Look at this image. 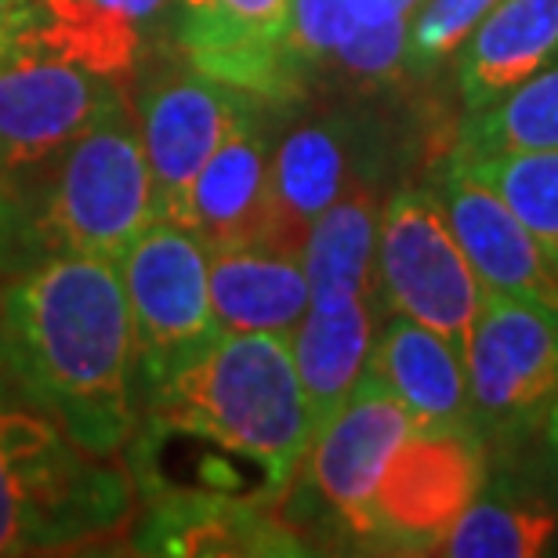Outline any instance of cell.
<instances>
[{
	"label": "cell",
	"mask_w": 558,
	"mask_h": 558,
	"mask_svg": "<svg viewBox=\"0 0 558 558\" xmlns=\"http://www.w3.org/2000/svg\"><path fill=\"white\" fill-rule=\"evenodd\" d=\"M0 355L22 396L84 450L113 457L135 435V333L117 262L59 254L11 287Z\"/></svg>",
	"instance_id": "obj_1"
},
{
	"label": "cell",
	"mask_w": 558,
	"mask_h": 558,
	"mask_svg": "<svg viewBox=\"0 0 558 558\" xmlns=\"http://www.w3.org/2000/svg\"><path fill=\"white\" fill-rule=\"evenodd\" d=\"M153 428L199 439L254 464L276 497L298 475L316 435L290 338L221 333L182 374L149 392Z\"/></svg>",
	"instance_id": "obj_2"
},
{
	"label": "cell",
	"mask_w": 558,
	"mask_h": 558,
	"mask_svg": "<svg viewBox=\"0 0 558 558\" xmlns=\"http://www.w3.org/2000/svg\"><path fill=\"white\" fill-rule=\"evenodd\" d=\"M131 483L37 407L0 396V555L54 551L113 533Z\"/></svg>",
	"instance_id": "obj_3"
},
{
	"label": "cell",
	"mask_w": 558,
	"mask_h": 558,
	"mask_svg": "<svg viewBox=\"0 0 558 558\" xmlns=\"http://www.w3.org/2000/svg\"><path fill=\"white\" fill-rule=\"evenodd\" d=\"M156 221V193L135 117L109 106L59 160L40 229L62 254L120 262Z\"/></svg>",
	"instance_id": "obj_4"
},
{
	"label": "cell",
	"mask_w": 558,
	"mask_h": 558,
	"mask_svg": "<svg viewBox=\"0 0 558 558\" xmlns=\"http://www.w3.org/2000/svg\"><path fill=\"white\" fill-rule=\"evenodd\" d=\"M120 98L117 76L65 51L29 11L26 26L0 54V178L26 182L62 160Z\"/></svg>",
	"instance_id": "obj_5"
},
{
	"label": "cell",
	"mask_w": 558,
	"mask_h": 558,
	"mask_svg": "<svg viewBox=\"0 0 558 558\" xmlns=\"http://www.w3.org/2000/svg\"><path fill=\"white\" fill-rule=\"evenodd\" d=\"M145 392L182 374L221 338L210 308V247L182 221L156 218L117 262Z\"/></svg>",
	"instance_id": "obj_6"
},
{
	"label": "cell",
	"mask_w": 558,
	"mask_h": 558,
	"mask_svg": "<svg viewBox=\"0 0 558 558\" xmlns=\"http://www.w3.org/2000/svg\"><path fill=\"white\" fill-rule=\"evenodd\" d=\"M374 269L396 316L439 330L464 352L486 287L432 189L407 185L385 204L377 218Z\"/></svg>",
	"instance_id": "obj_7"
},
{
	"label": "cell",
	"mask_w": 558,
	"mask_h": 558,
	"mask_svg": "<svg viewBox=\"0 0 558 558\" xmlns=\"http://www.w3.org/2000/svg\"><path fill=\"white\" fill-rule=\"evenodd\" d=\"M464 374L475 428H522L558 399V312L483 290L464 341Z\"/></svg>",
	"instance_id": "obj_8"
},
{
	"label": "cell",
	"mask_w": 558,
	"mask_h": 558,
	"mask_svg": "<svg viewBox=\"0 0 558 558\" xmlns=\"http://www.w3.org/2000/svg\"><path fill=\"white\" fill-rule=\"evenodd\" d=\"M483 483L478 428H414L388 461L360 537L399 551H435Z\"/></svg>",
	"instance_id": "obj_9"
},
{
	"label": "cell",
	"mask_w": 558,
	"mask_h": 558,
	"mask_svg": "<svg viewBox=\"0 0 558 558\" xmlns=\"http://www.w3.org/2000/svg\"><path fill=\"white\" fill-rule=\"evenodd\" d=\"M414 428L417 421L399 403L392 388L363 371L344 403L312 435L305 453L312 489L355 537L363 533L366 511H371L388 461L414 435Z\"/></svg>",
	"instance_id": "obj_10"
},
{
	"label": "cell",
	"mask_w": 558,
	"mask_h": 558,
	"mask_svg": "<svg viewBox=\"0 0 558 558\" xmlns=\"http://www.w3.org/2000/svg\"><path fill=\"white\" fill-rule=\"evenodd\" d=\"M178 40L196 73L251 98H287L305 76L290 44V0H182Z\"/></svg>",
	"instance_id": "obj_11"
},
{
	"label": "cell",
	"mask_w": 558,
	"mask_h": 558,
	"mask_svg": "<svg viewBox=\"0 0 558 558\" xmlns=\"http://www.w3.org/2000/svg\"><path fill=\"white\" fill-rule=\"evenodd\" d=\"M251 102L258 98L210 81L204 73L163 81L142 98L138 135L153 174L156 218L182 221L185 196L196 174L229 138Z\"/></svg>",
	"instance_id": "obj_12"
},
{
	"label": "cell",
	"mask_w": 558,
	"mask_h": 558,
	"mask_svg": "<svg viewBox=\"0 0 558 558\" xmlns=\"http://www.w3.org/2000/svg\"><path fill=\"white\" fill-rule=\"evenodd\" d=\"M439 199L457 243L486 290H505L558 312V272L541 240L461 153L446 160Z\"/></svg>",
	"instance_id": "obj_13"
},
{
	"label": "cell",
	"mask_w": 558,
	"mask_h": 558,
	"mask_svg": "<svg viewBox=\"0 0 558 558\" xmlns=\"http://www.w3.org/2000/svg\"><path fill=\"white\" fill-rule=\"evenodd\" d=\"M355 185V135L344 120H308L279 142L258 243L301 254L308 229Z\"/></svg>",
	"instance_id": "obj_14"
},
{
	"label": "cell",
	"mask_w": 558,
	"mask_h": 558,
	"mask_svg": "<svg viewBox=\"0 0 558 558\" xmlns=\"http://www.w3.org/2000/svg\"><path fill=\"white\" fill-rule=\"evenodd\" d=\"M269 138L254 102L243 109L236 128L196 174L185 196L182 226L193 229L210 251L258 243L269 207Z\"/></svg>",
	"instance_id": "obj_15"
},
{
	"label": "cell",
	"mask_w": 558,
	"mask_h": 558,
	"mask_svg": "<svg viewBox=\"0 0 558 558\" xmlns=\"http://www.w3.org/2000/svg\"><path fill=\"white\" fill-rule=\"evenodd\" d=\"M145 555H301L283 522L254 505L204 489H167L138 533Z\"/></svg>",
	"instance_id": "obj_16"
},
{
	"label": "cell",
	"mask_w": 558,
	"mask_h": 558,
	"mask_svg": "<svg viewBox=\"0 0 558 558\" xmlns=\"http://www.w3.org/2000/svg\"><path fill=\"white\" fill-rule=\"evenodd\" d=\"M558 59V0H497L457 48V87L478 113Z\"/></svg>",
	"instance_id": "obj_17"
},
{
	"label": "cell",
	"mask_w": 558,
	"mask_h": 558,
	"mask_svg": "<svg viewBox=\"0 0 558 558\" xmlns=\"http://www.w3.org/2000/svg\"><path fill=\"white\" fill-rule=\"evenodd\" d=\"M308 276L301 254L269 243H236L210 251V308L221 333H279L290 338L308 308Z\"/></svg>",
	"instance_id": "obj_18"
},
{
	"label": "cell",
	"mask_w": 558,
	"mask_h": 558,
	"mask_svg": "<svg viewBox=\"0 0 558 558\" xmlns=\"http://www.w3.org/2000/svg\"><path fill=\"white\" fill-rule=\"evenodd\" d=\"M366 371L392 388L417 428H475L464 352L439 330L396 316L374 338Z\"/></svg>",
	"instance_id": "obj_19"
},
{
	"label": "cell",
	"mask_w": 558,
	"mask_h": 558,
	"mask_svg": "<svg viewBox=\"0 0 558 558\" xmlns=\"http://www.w3.org/2000/svg\"><path fill=\"white\" fill-rule=\"evenodd\" d=\"M374 349V294H312L290 352L316 428L344 403Z\"/></svg>",
	"instance_id": "obj_20"
},
{
	"label": "cell",
	"mask_w": 558,
	"mask_h": 558,
	"mask_svg": "<svg viewBox=\"0 0 558 558\" xmlns=\"http://www.w3.org/2000/svg\"><path fill=\"white\" fill-rule=\"evenodd\" d=\"M377 218L374 196L352 189L312 221L301 251L312 294H374Z\"/></svg>",
	"instance_id": "obj_21"
},
{
	"label": "cell",
	"mask_w": 558,
	"mask_h": 558,
	"mask_svg": "<svg viewBox=\"0 0 558 558\" xmlns=\"http://www.w3.org/2000/svg\"><path fill=\"white\" fill-rule=\"evenodd\" d=\"M461 153H558V59L478 109L468 120Z\"/></svg>",
	"instance_id": "obj_22"
},
{
	"label": "cell",
	"mask_w": 558,
	"mask_h": 558,
	"mask_svg": "<svg viewBox=\"0 0 558 558\" xmlns=\"http://www.w3.org/2000/svg\"><path fill=\"white\" fill-rule=\"evenodd\" d=\"M558 515L537 497H483L453 522L435 551L453 558H533L551 548Z\"/></svg>",
	"instance_id": "obj_23"
},
{
	"label": "cell",
	"mask_w": 558,
	"mask_h": 558,
	"mask_svg": "<svg viewBox=\"0 0 558 558\" xmlns=\"http://www.w3.org/2000/svg\"><path fill=\"white\" fill-rule=\"evenodd\" d=\"M461 153V149H457ZM515 207L558 272V153H461Z\"/></svg>",
	"instance_id": "obj_24"
},
{
	"label": "cell",
	"mask_w": 558,
	"mask_h": 558,
	"mask_svg": "<svg viewBox=\"0 0 558 558\" xmlns=\"http://www.w3.org/2000/svg\"><path fill=\"white\" fill-rule=\"evenodd\" d=\"M494 4L497 0H421L407 29V65L428 70L450 59Z\"/></svg>",
	"instance_id": "obj_25"
},
{
	"label": "cell",
	"mask_w": 558,
	"mask_h": 558,
	"mask_svg": "<svg viewBox=\"0 0 558 558\" xmlns=\"http://www.w3.org/2000/svg\"><path fill=\"white\" fill-rule=\"evenodd\" d=\"M352 33V15L344 0H290V44L301 65L333 59Z\"/></svg>",
	"instance_id": "obj_26"
},
{
	"label": "cell",
	"mask_w": 558,
	"mask_h": 558,
	"mask_svg": "<svg viewBox=\"0 0 558 558\" xmlns=\"http://www.w3.org/2000/svg\"><path fill=\"white\" fill-rule=\"evenodd\" d=\"M407 22H388V26H355L338 48V59L344 70L360 81H385L399 65H407Z\"/></svg>",
	"instance_id": "obj_27"
},
{
	"label": "cell",
	"mask_w": 558,
	"mask_h": 558,
	"mask_svg": "<svg viewBox=\"0 0 558 558\" xmlns=\"http://www.w3.org/2000/svg\"><path fill=\"white\" fill-rule=\"evenodd\" d=\"M70 4L92 11V15L106 22H117V26L142 33L149 22L163 15V8L171 4V0H70Z\"/></svg>",
	"instance_id": "obj_28"
},
{
	"label": "cell",
	"mask_w": 558,
	"mask_h": 558,
	"mask_svg": "<svg viewBox=\"0 0 558 558\" xmlns=\"http://www.w3.org/2000/svg\"><path fill=\"white\" fill-rule=\"evenodd\" d=\"M421 0H344L355 26H388V22H407Z\"/></svg>",
	"instance_id": "obj_29"
},
{
	"label": "cell",
	"mask_w": 558,
	"mask_h": 558,
	"mask_svg": "<svg viewBox=\"0 0 558 558\" xmlns=\"http://www.w3.org/2000/svg\"><path fill=\"white\" fill-rule=\"evenodd\" d=\"M33 4H37V0H0V54L15 40V33L26 26Z\"/></svg>",
	"instance_id": "obj_30"
},
{
	"label": "cell",
	"mask_w": 558,
	"mask_h": 558,
	"mask_svg": "<svg viewBox=\"0 0 558 558\" xmlns=\"http://www.w3.org/2000/svg\"><path fill=\"white\" fill-rule=\"evenodd\" d=\"M544 439H548V457H551V472L558 486V399L548 407V424H544Z\"/></svg>",
	"instance_id": "obj_31"
}]
</instances>
